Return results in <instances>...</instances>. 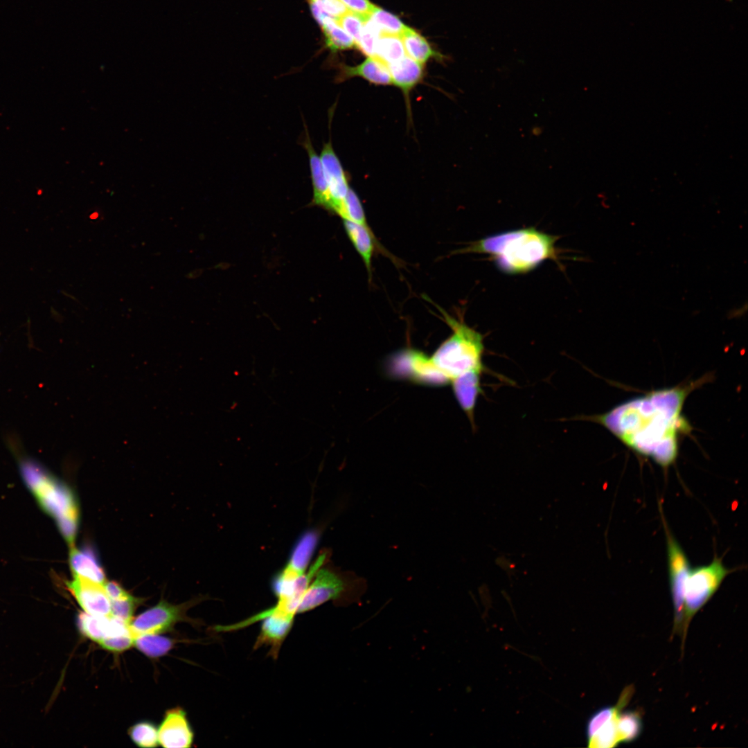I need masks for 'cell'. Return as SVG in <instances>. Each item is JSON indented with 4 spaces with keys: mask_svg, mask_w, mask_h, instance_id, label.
I'll use <instances>...</instances> for the list:
<instances>
[{
    "mask_svg": "<svg viewBox=\"0 0 748 748\" xmlns=\"http://www.w3.org/2000/svg\"><path fill=\"white\" fill-rule=\"evenodd\" d=\"M695 384L652 391L605 413L575 419L601 425L631 449L667 468L677 459L679 435L691 428L682 411Z\"/></svg>",
    "mask_w": 748,
    "mask_h": 748,
    "instance_id": "obj_1",
    "label": "cell"
},
{
    "mask_svg": "<svg viewBox=\"0 0 748 748\" xmlns=\"http://www.w3.org/2000/svg\"><path fill=\"white\" fill-rule=\"evenodd\" d=\"M558 239L528 227L483 238L453 253L486 254L501 271L510 275L522 274L548 260L560 265L555 247Z\"/></svg>",
    "mask_w": 748,
    "mask_h": 748,
    "instance_id": "obj_2",
    "label": "cell"
},
{
    "mask_svg": "<svg viewBox=\"0 0 748 748\" xmlns=\"http://www.w3.org/2000/svg\"><path fill=\"white\" fill-rule=\"evenodd\" d=\"M19 467L24 482L39 504L56 521L70 549L74 547L79 509L71 490L33 459L23 458Z\"/></svg>",
    "mask_w": 748,
    "mask_h": 748,
    "instance_id": "obj_3",
    "label": "cell"
},
{
    "mask_svg": "<svg viewBox=\"0 0 748 748\" xmlns=\"http://www.w3.org/2000/svg\"><path fill=\"white\" fill-rule=\"evenodd\" d=\"M452 333L435 350L431 358L437 368L450 382L473 371H483L484 352L483 335L436 306Z\"/></svg>",
    "mask_w": 748,
    "mask_h": 748,
    "instance_id": "obj_4",
    "label": "cell"
},
{
    "mask_svg": "<svg viewBox=\"0 0 748 748\" xmlns=\"http://www.w3.org/2000/svg\"><path fill=\"white\" fill-rule=\"evenodd\" d=\"M361 594L359 581L326 562L317 570L308 585L297 614L312 610L330 600L337 605H348L359 599Z\"/></svg>",
    "mask_w": 748,
    "mask_h": 748,
    "instance_id": "obj_5",
    "label": "cell"
},
{
    "mask_svg": "<svg viewBox=\"0 0 748 748\" xmlns=\"http://www.w3.org/2000/svg\"><path fill=\"white\" fill-rule=\"evenodd\" d=\"M733 571V569L726 567L722 559L716 555L709 564L690 569L684 589L682 650L692 618L713 596L724 579Z\"/></svg>",
    "mask_w": 748,
    "mask_h": 748,
    "instance_id": "obj_6",
    "label": "cell"
},
{
    "mask_svg": "<svg viewBox=\"0 0 748 748\" xmlns=\"http://www.w3.org/2000/svg\"><path fill=\"white\" fill-rule=\"evenodd\" d=\"M661 515L666 538L668 576L674 608L673 633L682 636L684 623V589L691 564L686 553L670 531L662 513Z\"/></svg>",
    "mask_w": 748,
    "mask_h": 748,
    "instance_id": "obj_7",
    "label": "cell"
},
{
    "mask_svg": "<svg viewBox=\"0 0 748 748\" xmlns=\"http://www.w3.org/2000/svg\"><path fill=\"white\" fill-rule=\"evenodd\" d=\"M389 366L392 375L411 382L428 386H442L449 383L431 356L416 349L407 348L398 352L390 359Z\"/></svg>",
    "mask_w": 748,
    "mask_h": 748,
    "instance_id": "obj_8",
    "label": "cell"
},
{
    "mask_svg": "<svg viewBox=\"0 0 748 748\" xmlns=\"http://www.w3.org/2000/svg\"><path fill=\"white\" fill-rule=\"evenodd\" d=\"M193 602L175 605L164 600L148 609L131 621L129 629L132 636L160 634L172 628L184 618V612Z\"/></svg>",
    "mask_w": 748,
    "mask_h": 748,
    "instance_id": "obj_9",
    "label": "cell"
},
{
    "mask_svg": "<svg viewBox=\"0 0 748 748\" xmlns=\"http://www.w3.org/2000/svg\"><path fill=\"white\" fill-rule=\"evenodd\" d=\"M320 158L329 189L330 211L339 215L350 187L330 142L324 144Z\"/></svg>",
    "mask_w": 748,
    "mask_h": 748,
    "instance_id": "obj_10",
    "label": "cell"
},
{
    "mask_svg": "<svg viewBox=\"0 0 748 748\" xmlns=\"http://www.w3.org/2000/svg\"><path fill=\"white\" fill-rule=\"evenodd\" d=\"M159 743L166 748H186L192 746L194 733L186 712L177 707L166 712L158 729Z\"/></svg>",
    "mask_w": 748,
    "mask_h": 748,
    "instance_id": "obj_11",
    "label": "cell"
},
{
    "mask_svg": "<svg viewBox=\"0 0 748 748\" xmlns=\"http://www.w3.org/2000/svg\"><path fill=\"white\" fill-rule=\"evenodd\" d=\"M67 586L84 612L99 616L111 615V601L103 585L73 576Z\"/></svg>",
    "mask_w": 748,
    "mask_h": 748,
    "instance_id": "obj_12",
    "label": "cell"
},
{
    "mask_svg": "<svg viewBox=\"0 0 748 748\" xmlns=\"http://www.w3.org/2000/svg\"><path fill=\"white\" fill-rule=\"evenodd\" d=\"M294 619L275 614L258 617L256 621L260 620L262 623L260 634L255 642L254 649L262 645L270 646L269 654L276 659L284 640L292 629Z\"/></svg>",
    "mask_w": 748,
    "mask_h": 748,
    "instance_id": "obj_13",
    "label": "cell"
},
{
    "mask_svg": "<svg viewBox=\"0 0 748 748\" xmlns=\"http://www.w3.org/2000/svg\"><path fill=\"white\" fill-rule=\"evenodd\" d=\"M78 627L83 636L98 643L109 637L125 634L127 625L110 616L93 615L84 612L78 614Z\"/></svg>",
    "mask_w": 748,
    "mask_h": 748,
    "instance_id": "obj_14",
    "label": "cell"
},
{
    "mask_svg": "<svg viewBox=\"0 0 748 748\" xmlns=\"http://www.w3.org/2000/svg\"><path fill=\"white\" fill-rule=\"evenodd\" d=\"M483 371H473L453 379L450 383L454 396L469 420L474 422V412L479 395L482 393Z\"/></svg>",
    "mask_w": 748,
    "mask_h": 748,
    "instance_id": "obj_15",
    "label": "cell"
},
{
    "mask_svg": "<svg viewBox=\"0 0 748 748\" xmlns=\"http://www.w3.org/2000/svg\"><path fill=\"white\" fill-rule=\"evenodd\" d=\"M392 84L403 93L407 105L411 91L421 82L424 75V64L407 55L388 65Z\"/></svg>",
    "mask_w": 748,
    "mask_h": 748,
    "instance_id": "obj_16",
    "label": "cell"
},
{
    "mask_svg": "<svg viewBox=\"0 0 748 748\" xmlns=\"http://www.w3.org/2000/svg\"><path fill=\"white\" fill-rule=\"evenodd\" d=\"M354 77L362 78L375 85L392 84L388 66L376 57H367L364 62L356 66H341L338 76L339 81Z\"/></svg>",
    "mask_w": 748,
    "mask_h": 748,
    "instance_id": "obj_17",
    "label": "cell"
},
{
    "mask_svg": "<svg viewBox=\"0 0 748 748\" xmlns=\"http://www.w3.org/2000/svg\"><path fill=\"white\" fill-rule=\"evenodd\" d=\"M69 564L73 576L103 585L107 582L104 570L90 548H71Z\"/></svg>",
    "mask_w": 748,
    "mask_h": 748,
    "instance_id": "obj_18",
    "label": "cell"
},
{
    "mask_svg": "<svg viewBox=\"0 0 748 748\" xmlns=\"http://www.w3.org/2000/svg\"><path fill=\"white\" fill-rule=\"evenodd\" d=\"M343 223L349 240L361 256L371 278L373 256L375 249L380 245L377 244L371 228L347 220H343Z\"/></svg>",
    "mask_w": 748,
    "mask_h": 748,
    "instance_id": "obj_19",
    "label": "cell"
},
{
    "mask_svg": "<svg viewBox=\"0 0 748 748\" xmlns=\"http://www.w3.org/2000/svg\"><path fill=\"white\" fill-rule=\"evenodd\" d=\"M303 144L309 157L313 186V202L315 205L330 211L329 189L321 158L315 152L307 131Z\"/></svg>",
    "mask_w": 748,
    "mask_h": 748,
    "instance_id": "obj_20",
    "label": "cell"
},
{
    "mask_svg": "<svg viewBox=\"0 0 748 748\" xmlns=\"http://www.w3.org/2000/svg\"><path fill=\"white\" fill-rule=\"evenodd\" d=\"M400 37L406 55L422 64L437 55L422 35L408 26Z\"/></svg>",
    "mask_w": 748,
    "mask_h": 748,
    "instance_id": "obj_21",
    "label": "cell"
},
{
    "mask_svg": "<svg viewBox=\"0 0 748 748\" xmlns=\"http://www.w3.org/2000/svg\"><path fill=\"white\" fill-rule=\"evenodd\" d=\"M326 46L332 51L356 47L353 38L340 26L336 19L328 17L321 25Z\"/></svg>",
    "mask_w": 748,
    "mask_h": 748,
    "instance_id": "obj_22",
    "label": "cell"
},
{
    "mask_svg": "<svg viewBox=\"0 0 748 748\" xmlns=\"http://www.w3.org/2000/svg\"><path fill=\"white\" fill-rule=\"evenodd\" d=\"M405 55L406 53L400 36L389 34L379 35L375 45V57L388 66Z\"/></svg>",
    "mask_w": 748,
    "mask_h": 748,
    "instance_id": "obj_23",
    "label": "cell"
},
{
    "mask_svg": "<svg viewBox=\"0 0 748 748\" xmlns=\"http://www.w3.org/2000/svg\"><path fill=\"white\" fill-rule=\"evenodd\" d=\"M134 645L146 656L157 658L168 653L172 648L173 641L159 634H145L134 637Z\"/></svg>",
    "mask_w": 748,
    "mask_h": 748,
    "instance_id": "obj_24",
    "label": "cell"
},
{
    "mask_svg": "<svg viewBox=\"0 0 748 748\" xmlns=\"http://www.w3.org/2000/svg\"><path fill=\"white\" fill-rule=\"evenodd\" d=\"M616 726L621 743L631 742L641 733V714L638 711H621L617 716Z\"/></svg>",
    "mask_w": 748,
    "mask_h": 748,
    "instance_id": "obj_25",
    "label": "cell"
},
{
    "mask_svg": "<svg viewBox=\"0 0 748 748\" xmlns=\"http://www.w3.org/2000/svg\"><path fill=\"white\" fill-rule=\"evenodd\" d=\"M368 19L381 34L400 36L407 26L396 16L375 6Z\"/></svg>",
    "mask_w": 748,
    "mask_h": 748,
    "instance_id": "obj_26",
    "label": "cell"
},
{
    "mask_svg": "<svg viewBox=\"0 0 748 748\" xmlns=\"http://www.w3.org/2000/svg\"><path fill=\"white\" fill-rule=\"evenodd\" d=\"M128 735L132 742L140 747H155L159 744L158 729L150 721L136 723L130 728Z\"/></svg>",
    "mask_w": 748,
    "mask_h": 748,
    "instance_id": "obj_27",
    "label": "cell"
},
{
    "mask_svg": "<svg viewBox=\"0 0 748 748\" xmlns=\"http://www.w3.org/2000/svg\"><path fill=\"white\" fill-rule=\"evenodd\" d=\"M620 712L616 713L610 720L600 727L591 738L587 740L589 747L612 748L621 743L616 726L617 716Z\"/></svg>",
    "mask_w": 748,
    "mask_h": 748,
    "instance_id": "obj_28",
    "label": "cell"
},
{
    "mask_svg": "<svg viewBox=\"0 0 748 748\" xmlns=\"http://www.w3.org/2000/svg\"><path fill=\"white\" fill-rule=\"evenodd\" d=\"M339 215L343 220H350L370 228L366 221L362 204L357 193L351 188H350L346 196Z\"/></svg>",
    "mask_w": 748,
    "mask_h": 748,
    "instance_id": "obj_29",
    "label": "cell"
},
{
    "mask_svg": "<svg viewBox=\"0 0 748 748\" xmlns=\"http://www.w3.org/2000/svg\"><path fill=\"white\" fill-rule=\"evenodd\" d=\"M142 599L132 595L129 597L111 601V615L116 617L128 625L133 618V614Z\"/></svg>",
    "mask_w": 748,
    "mask_h": 748,
    "instance_id": "obj_30",
    "label": "cell"
},
{
    "mask_svg": "<svg viewBox=\"0 0 748 748\" xmlns=\"http://www.w3.org/2000/svg\"><path fill=\"white\" fill-rule=\"evenodd\" d=\"M368 19L348 10L340 16L337 21L340 26L353 38L357 47L365 21Z\"/></svg>",
    "mask_w": 748,
    "mask_h": 748,
    "instance_id": "obj_31",
    "label": "cell"
},
{
    "mask_svg": "<svg viewBox=\"0 0 748 748\" xmlns=\"http://www.w3.org/2000/svg\"><path fill=\"white\" fill-rule=\"evenodd\" d=\"M380 33L368 19L365 21L357 48L368 57H375V45Z\"/></svg>",
    "mask_w": 748,
    "mask_h": 748,
    "instance_id": "obj_32",
    "label": "cell"
},
{
    "mask_svg": "<svg viewBox=\"0 0 748 748\" xmlns=\"http://www.w3.org/2000/svg\"><path fill=\"white\" fill-rule=\"evenodd\" d=\"M98 644L107 650L121 652L134 645V638L131 634L110 636L103 639Z\"/></svg>",
    "mask_w": 748,
    "mask_h": 748,
    "instance_id": "obj_33",
    "label": "cell"
},
{
    "mask_svg": "<svg viewBox=\"0 0 748 748\" xmlns=\"http://www.w3.org/2000/svg\"><path fill=\"white\" fill-rule=\"evenodd\" d=\"M348 10L368 18L375 6L368 0H339Z\"/></svg>",
    "mask_w": 748,
    "mask_h": 748,
    "instance_id": "obj_34",
    "label": "cell"
},
{
    "mask_svg": "<svg viewBox=\"0 0 748 748\" xmlns=\"http://www.w3.org/2000/svg\"><path fill=\"white\" fill-rule=\"evenodd\" d=\"M103 586L110 601L123 599L131 595L120 584L114 581L107 580Z\"/></svg>",
    "mask_w": 748,
    "mask_h": 748,
    "instance_id": "obj_35",
    "label": "cell"
},
{
    "mask_svg": "<svg viewBox=\"0 0 748 748\" xmlns=\"http://www.w3.org/2000/svg\"><path fill=\"white\" fill-rule=\"evenodd\" d=\"M100 217V215L99 214V213L98 211H94L89 215V219L92 222H95V221L98 220Z\"/></svg>",
    "mask_w": 748,
    "mask_h": 748,
    "instance_id": "obj_36",
    "label": "cell"
}]
</instances>
